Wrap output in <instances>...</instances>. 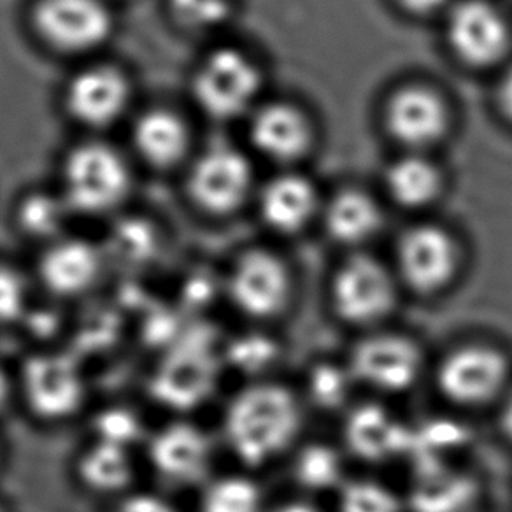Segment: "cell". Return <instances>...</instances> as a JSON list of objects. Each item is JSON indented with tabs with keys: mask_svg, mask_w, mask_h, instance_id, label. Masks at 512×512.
<instances>
[{
	"mask_svg": "<svg viewBox=\"0 0 512 512\" xmlns=\"http://www.w3.org/2000/svg\"><path fill=\"white\" fill-rule=\"evenodd\" d=\"M381 213L376 202L360 192L341 193L327 211V228L337 241L356 244L376 234Z\"/></svg>",
	"mask_w": 512,
	"mask_h": 512,
	"instance_id": "7402d4cb",
	"label": "cell"
},
{
	"mask_svg": "<svg viewBox=\"0 0 512 512\" xmlns=\"http://www.w3.org/2000/svg\"><path fill=\"white\" fill-rule=\"evenodd\" d=\"M230 356L241 369H264L274 360V344L264 337H248L235 342Z\"/></svg>",
	"mask_w": 512,
	"mask_h": 512,
	"instance_id": "d6a6232c",
	"label": "cell"
},
{
	"mask_svg": "<svg viewBox=\"0 0 512 512\" xmlns=\"http://www.w3.org/2000/svg\"><path fill=\"white\" fill-rule=\"evenodd\" d=\"M67 207L69 204L65 199L48 193H34L23 200L20 221L30 234L50 235L64 225Z\"/></svg>",
	"mask_w": 512,
	"mask_h": 512,
	"instance_id": "4316f807",
	"label": "cell"
},
{
	"mask_svg": "<svg viewBox=\"0 0 512 512\" xmlns=\"http://www.w3.org/2000/svg\"><path fill=\"white\" fill-rule=\"evenodd\" d=\"M99 265V253L88 242L64 241L44 256L43 279L53 292H81L95 279Z\"/></svg>",
	"mask_w": 512,
	"mask_h": 512,
	"instance_id": "ffe728a7",
	"label": "cell"
},
{
	"mask_svg": "<svg viewBox=\"0 0 512 512\" xmlns=\"http://www.w3.org/2000/svg\"><path fill=\"white\" fill-rule=\"evenodd\" d=\"M393 199L406 207L427 206L441 190V178L434 165L423 158L399 160L386 174Z\"/></svg>",
	"mask_w": 512,
	"mask_h": 512,
	"instance_id": "603a6c76",
	"label": "cell"
},
{
	"mask_svg": "<svg viewBox=\"0 0 512 512\" xmlns=\"http://www.w3.org/2000/svg\"><path fill=\"white\" fill-rule=\"evenodd\" d=\"M25 390L37 413L48 418H60L79 406L83 383L72 358L44 355L36 356L27 365Z\"/></svg>",
	"mask_w": 512,
	"mask_h": 512,
	"instance_id": "4fadbf2b",
	"label": "cell"
},
{
	"mask_svg": "<svg viewBox=\"0 0 512 512\" xmlns=\"http://www.w3.org/2000/svg\"><path fill=\"white\" fill-rule=\"evenodd\" d=\"M507 379V362L497 349L486 346L460 348L442 362V393L463 406H477L493 399Z\"/></svg>",
	"mask_w": 512,
	"mask_h": 512,
	"instance_id": "8992f818",
	"label": "cell"
},
{
	"mask_svg": "<svg viewBox=\"0 0 512 512\" xmlns=\"http://www.w3.org/2000/svg\"><path fill=\"white\" fill-rule=\"evenodd\" d=\"M25 288L15 272L0 267V321L13 320L22 313Z\"/></svg>",
	"mask_w": 512,
	"mask_h": 512,
	"instance_id": "836d02e7",
	"label": "cell"
},
{
	"mask_svg": "<svg viewBox=\"0 0 512 512\" xmlns=\"http://www.w3.org/2000/svg\"><path fill=\"white\" fill-rule=\"evenodd\" d=\"M278 512H316L313 507L304 504H290L285 505L283 509H279Z\"/></svg>",
	"mask_w": 512,
	"mask_h": 512,
	"instance_id": "f35d334b",
	"label": "cell"
},
{
	"mask_svg": "<svg viewBox=\"0 0 512 512\" xmlns=\"http://www.w3.org/2000/svg\"><path fill=\"white\" fill-rule=\"evenodd\" d=\"M151 458L164 476L193 481L206 469L209 448L206 437L190 425H172L151 442Z\"/></svg>",
	"mask_w": 512,
	"mask_h": 512,
	"instance_id": "e0dca14e",
	"label": "cell"
},
{
	"mask_svg": "<svg viewBox=\"0 0 512 512\" xmlns=\"http://www.w3.org/2000/svg\"><path fill=\"white\" fill-rule=\"evenodd\" d=\"M114 512H174L169 505L155 497H134L123 502Z\"/></svg>",
	"mask_w": 512,
	"mask_h": 512,
	"instance_id": "e575fe53",
	"label": "cell"
},
{
	"mask_svg": "<svg viewBox=\"0 0 512 512\" xmlns=\"http://www.w3.org/2000/svg\"><path fill=\"white\" fill-rule=\"evenodd\" d=\"M130 97L128 81L114 67H92L74 76L65 93L67 109L90 127H106L118 120Z\"/></svg>",
	"mask_w": 512,
	"mask_h": 512,
	"instance_id": "7c38bea8",
	"label": "cell"
},
{
	"mask_svg": "<svg viewBox=\"0 0 512 512\" xmlns=\"http://www.w3.org/2000/svg\"><path fill=\"white\" fill-rule=\"evenodd\" d=\"M407 9L416 13H430L444 6L448 0H400Z\"/></svg>",
	"mask_w": 512,
	"mask_h": 512,
	"instance_id": "d590c367",
	"label": "cell"
},
{
	"mask_svg": "<svg viewBox=\"0 0 512 512\" xmlns=\"http://www.w3.org/2000/svg\"><path fill=\"white\" fill-rule=\"evenodd\" d=\"M260 74L241 51L218 50L202 62L193 79L200 107L214 118L227 120L244 113L256 99Z\"/></svg>",
	"mask_w": 512,
	"mask_h": 512,
	"instance_id": "3957f363",
	"label": "cell"
},
{
	"mask_svg": "<svg viewBox=\"0 0 512 512\" xmlns=\"http://www.w3.org/2000/svg\"><path fill=\"white\" fill-rule=\"evenodd\" d=\"M128 190L123 158L106 144H85L64 165V199L83 213H102L116 206Z\"/></svg>",
	"mask_w": 512,
	"mask_h": 512,
	"instance_id": "7a4b0ae2",
	"label": "cell"
},
{
	"mask_svg": "<svg viewBox=\"0 0 512 512\" xmlns=\"http://www.w3.org/2000/svg\"><path fill=\"white\" fill-rule=\"evenodd\" d=\"M341 512H400L392 491L370 481L351 483L342 491Z\"/></svg>",
	"mask_w": 512,
	"mask_h": 512,
	"instance_id": "83f0119b",
	"label": "cell"
},
{
	"mask_svg": "<svg viewBox=\"0 0 512 512\" xmlns=\"http://www.w3.org/2000/svg\"><path fill=\"white\" fill-rule=\"evenodd\" d=\"M349 446L367 460H384L409 444V435L392 414L376 406L358 409L346 427Z\"/></svg>",
	"mask_w": 512,
	"mask_h": 512,
	"instance_id": "d6986e66",
	"label": "cell"
},
{
	"mask_svg": "<svg viewBox=\"0 0 512 512\" xmlns=\"http://www.w3.org/2000/svg\"><path fill=\"white\" fill-rule=\"evenodd\" d=\"M421 355L413 342L397 335H377L356 346L351 372L383 392H402L420 374Z\"/></svg>",
	"mask_w": 512,
	"mask_h": 512,
	"instance_id": "9c48e42d",
	"label": "cell"
},
{
	"mask_svg": "<svg viewBox=\"0 0 512 512\" xmlns=\"http://www.w3.org/2000/svg\"><path fill=\"white\" fill-rule=\"evenodd\" d=\"M81 476L99 490H118L132 476L127 451L120 446L99 442L81 462Z\"/></svg>",
	"mask_w": 512,
	"mask_h": 512,
	"instance_id": "cb8c5ba5",
	"label": "cell"
},
{
	"mask_svg": "<svg viewBox=\"0 0 512 512\" xmlns=\"http://www.w3.org/2000/svg\"><path fill=\"white\" fill-rule=\"evenodd\" d=\"M335 311L351 323H372L392 311L395 286L383 265L355 256L342 265L332 285Z\"/></svg>",
	"mask_w": 512,
	"mask_h": 512,
	"instance_id": "277c9868",
	"label": "cell"
},
{
	"mask_svg": "<svg viewBox=\"0 0 512 512\" xmlns=\"http://www.w3.org/2000/svg\"><path fill=\"white\" fill-rule=\"evenodd\" d=\"M214 379L213 360L204 351L185 349L171 356L158 370V399L172 406H192L206 397Z\"/></svg>",
	"mask_w": 512,
	"mask_h": 512,
	"instance_id": "2e32d148",
	"label": "cell"
},
{
	"mask_svg": "<svg viewBox=\"0 0 512 512\" xmlns=\"http://www.w3.org/2000/svg\"><path fill=\"white\" fill-rule=\"evenodd\" d=\"M113 244L123 258L141 260L150 255L155 246V235L146 221L127 220L114 230Z\"/></svg>",
	"mask_w": 512,
	"mask_h": 512,
	"instance_id": "f546056e",
	"label": "cell"
},
{
	"mask_svg": "<svg viewBox=\"0 0 512 512\" xmlns=\"http://www.w3.org/2000/svg\"><path fill=\"white\" fill-rule=\"evenodd\" d=\"M316 211V192L307 179L281 176L265 186L262 214L274 230L292 234L306 227Z\"/></svg>",
	"mask_w": 512,
	"mask_h": 512,
	"instance_id": "ac0fdd59",
	"label": "cell"
},
{
	"mask_svg": "<svg viewBox=\"0 0 512 512\" xmlns=\"http://www.w3.org/2000/svg\"><path fill=\"white\" fill-rule=\"evenodd\" d=\"M449 41L465 62L490 65L507 50L509 30L497 9L481 0H467L451 13Z\"/></svg>",
	"mask_w": 512,
	"mask_h": 512,
	"instance_id": "8fae6325",
	"label": "cell"
},
{
	"mask_svg": "<svg viewBox=\"0 0 512 512\" xmlns=\"http://www.w3.org/2000/svg\"><path fill=\"white\" fill-rule=\"evenodd\" d=\"M397 253L402 278L416 292H439L449 285L458 267V251L451 235L432 225L407 230Z\"/></svg>",
	"mask_w": 512,
	"mask_h": 512,
	"instance_id": "ba28073f",
	"label": "cell"
},
{
	"mask_svg": "<svg viewBox=\"0 0 512 512\" xmlns=\"http://www.w3.org/2000/svg\"><path fill=\"white\" fill-rule=\"evenodd\" d=\"M262 498L255 484L242 477H227L207 490L204 512H260Z\"/></svg>",
	"mask_w": 512,
	"mask_h": 512,
	"instance_id": "d4e9b609",
	"label": "cell"
},
{
	"mask_svg": "<svg viewBox=\"0 0 512 512\" xmlns=\"http://www.w3.org/2000/svg\"><path fill=\"white\" fill-rule=\"evenodd\" d=\"M341 460L327 446H309L297 458V477L311 490H327L341 479Z\"/></svg>",
	"mask_w": 512,
	"mask_h": 512,
	"instance_id": "484cf974",
	"label": "cell"
},
{
	"mask_svg": "<svg viewBox=\"0 0 512 512\" xmlns=\"http://www.w3.org/2000/svg\"><path fill=\"white\" fill-rule=\"evenodd\" d=\"M178 22L192 29L216 27L230 15V0H169Z\"/></svg>",
	"mask_w": 512,
	"mask_h": 512,
	"instance_id": "f1b7e54d",
	"label": "cell"
},
{
	"mask_svg": "<svg viewBox=\"0 0 512 512\" xmlns=\"http://www.w3.org/2000/svg\"><path fill=\"white\" fill-rule=\"evenodd\" d=\"M6 392H8V384H6L4 376L0 374V404H2V400L6 397Z\"/></svg>",
	"mask_w": 512,
	"mask_h": 512,
	"instance_id": "ab89813d",
	"label": "cell"
},
{
	"mask_svg": "<svg viewBox=\"0 0 512 512\" xmlns=\"http://www.w3.org/2000/svg\"><path fill=\"white\" fill-rule=\"evenodd\" d=\"M251 188V167L239 151L214 146L193 165L190 192L211 213H230L241 206Z\"/></svg>",
	"mask_w": 512,
	"mask_h": 512,
	"instance_id": "52a82bcc",
	"label": "cell"
},
{
	"mask_svg": "<svg viewBox=\"0 0 512 512\" xmlns=\"http://www.w3.org/2000/svg\"><path fill=\"white\" fill-rule=\"evenodd\" d=\"M300 427V409L285 388L260 384L235 397L227 413L230 446L246 463L260 465L283 453Z\"/></svg>",
	"mask_w": 512,
	"mask_h": 512,
	"instance_id": "6da1fadb",
	"label": "cell"
},
{
	"mask_svg": "<svg viewBox=\"0 0 512 512\" xmlns=\"http://www.w3.org/2000/svg\"><path fill=\"white\" fill-rule=\"evenodd\" d=\"M502 104H504L505 111L512 116V69L507 72L504 83H502Z\"/></svg>",
	"mask_w": 512,
	"mask_h": 512,
	"instance_id": "8d00e7d4",
	"label": "cell"
},
{
	"mask_svg": "<svg viewBox=\"0 0 512 512\" xmlns=\"http://www.w3.org/2000/svg\"><path fill=\"white\" fill-rule=\"evenodd\" d=\"M251 139L272 160L290 162L307 150L311 134L306 118L295 107L272 104L255 114Z\"/></svg>",
	"mask_w": 512,
	"mask_h": 512,
	"instance_id": "9a60e30c",
	"label": "cell"
},
{
	"mask_svg": "<svg viewBox=\"0 0 512 512\" xmlns=\"http://www.w3.org/2000/svg\"><path fill=\"white\" fill-rule=\"evenodd\" d=\"M386 121L399 141L421 148L441 139L448 125V113L439 95L413 86L393 95Z\"/></svg>",
	"mask_w": 512,
	"mask_h": 512,
	"instance_id": "5bb4252c",
	"label": "cell"
},
{
	"mask_svg": "<svg viewBox=\"0 0 512 512\" xmlns=\"http://www.w3.org/2000/svg\"><path fill=\"white\" fill-rule=\"evenodd\" d=\"M230 293L244 313L267 318L286 306L290 297V276L278 256L253 251L242 256L235 267Z\"/></svg>",
	"mask_w": 512,
	"mask_h": 512,
	"instance_id": "30bf717a",
	"label": "cell"
},
{
	"mask_svg": "<svg viewBox=\"0 0 512 512\" xmlns=\"http://www.w3.org/2000/svg\"><path fill=\"white\" fill-rule=\"evenodd\" d=\"M346 372L334 365H323L314 370L311 376L313 399L325 407H335L346 399L349 392Z\"/></svg>",
	"mask_w": 512,
	"mask_h": 512,
	"instance_id": "1f68e13d",
	"label": "cell"
},
{
	"mask_svg": "<svg viewBox=\"0 0 512 512\" xmlns=\"http://www.w3.org/2000/svg\"><path fill=\"white\" fill-rule=\"evenodd\" d=\"M97 432H99L100 442L127 448V444L136 441L141 434V423L130 411L111 409L100 414L97 420Z\"/></svg>",
	"mask_w": 512,
	"mask_h": 512,
	"instance_id": "4dcf8cb0",
	"label": "cell"
},
{
	"mask_svg": "<svg viewBox=\"0 0 512 512\" xmlns=\"http://www.w3.org/2000/svg\"><path fill=\"white\" fill-rule=\"evenodd\" d=\"M36 27L60 50L86 51L106 41L113 20L100 0H41Z\"/></svg>",
	"mask_w": 512,
	"mask_h": 512,
	"instance_id": "5b68a950",
	"label": "cell"
},
{
	"mask_svg": "<svg viewBox=\"0 0 512 512\" xmlns=\"http://www.w3.org/2000/svg\"><path fill=\"white\" fill-rule=\"evenodd\" d=\"M137 150L158 167L176 164L188 148V130L179 116L169 111H150L136 123Z\"/></svg>",
	"mask_w": 512,
	"mask_h": 512,
	"instance_id": "44dd1931",
	"label": "cell"
},
{
	"mask_svg": "<svg viewBox=\"0 0 512 512\" xmlns=\"http://www.w3.org/2000/svg\"><path fill=\"white\" fill-rule=\"evenodd\" d=\"M502 423H504L505 434L509 435L512 439V395L505 404L504 416H502Z\"/></svg>",
	"mask_w": 512,
	"mask_h": 512,
	"instance_id": "74e56055",
	"label": "cell"
}]
</instances>
